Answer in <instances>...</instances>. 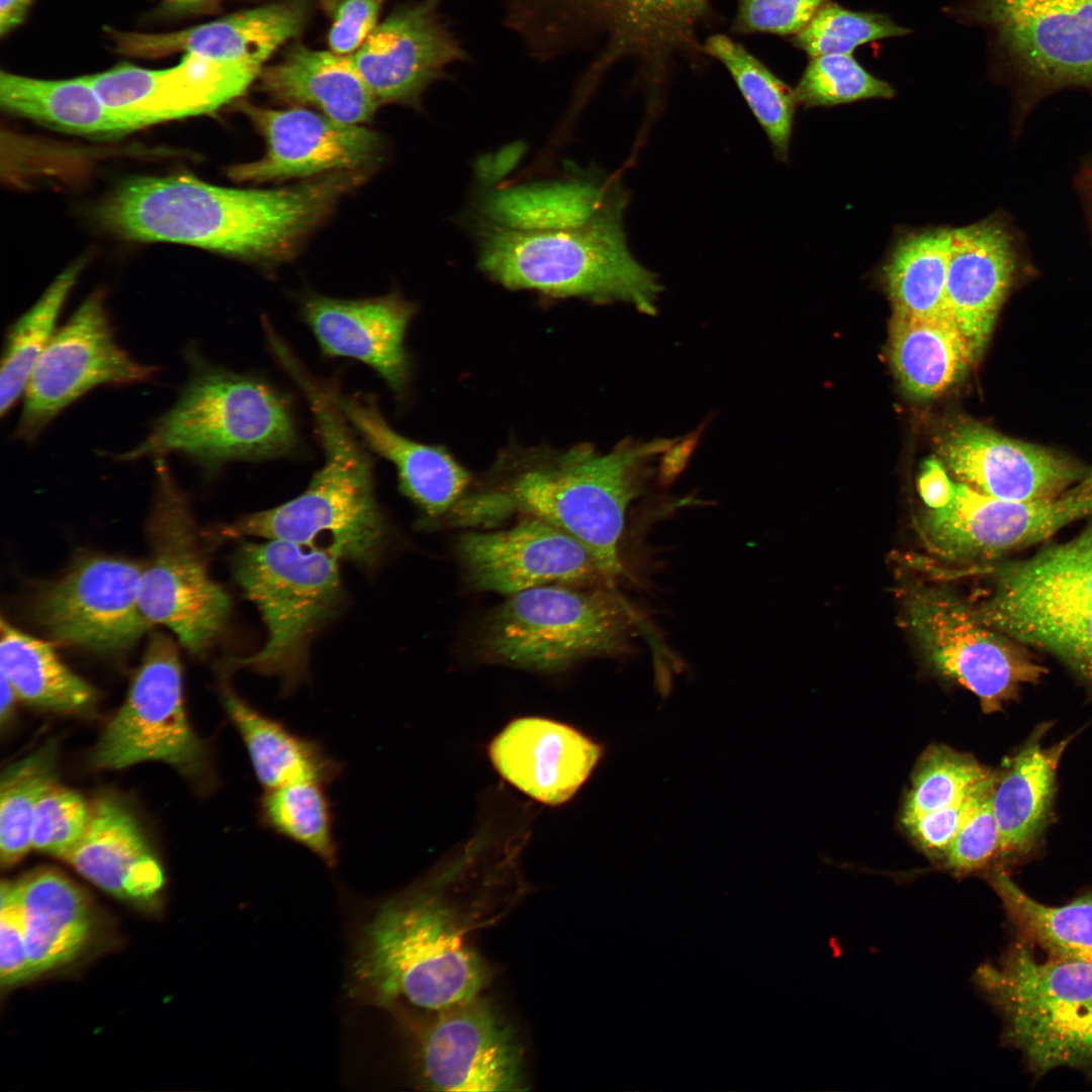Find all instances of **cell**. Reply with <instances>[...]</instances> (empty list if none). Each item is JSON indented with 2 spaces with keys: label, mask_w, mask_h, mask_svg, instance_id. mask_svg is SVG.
Returning a JSON list of instances; mask_svg holds the SVG:
<instances>
[{
  "label": "cell",
  "mask_w": 1092,
  "mask_h": 1092,
  "mask_svg": "<svg viewBox=\"0 0 1092 1092\" xmlns=\"http://www.w3.org/2000/svg\"><path fill=\"white\" fill-rule=\"evenodd\" d=\"M456 552L467 582L480 592L512 596L550 584L612 587L577 540L534 517L508 530L465 533Z\"/></svg>",
  "instance_id": "obj_19"
},
{
  "label": "cell",
  "mask_w": 1092,
  "mask_h": 1092,
  "mask_svg": "<svg viewBox=\"0 0 1092 1092\" xmlns=\"http://www.w3.org/2000/svg\"><path fill=\"white\" fill-rule=\"evenodd\" d=\"M332 396L365 444L390 461L401 491L429 517L453 508L467 490L471 477L444 448L411 440L385 421L372 396H347L330 386Z\"/></svg>",
  "instance_id": "obj_30"
},
{
  "label": "cell",
  "mask_w": 1092,
  "mask_h": 1092,
  "mask_svg": "<svg viewBox=\"0 0 1092 1092\" xmlns=\"http://www.w3.org/2000/svg\"><path fill=\"white\" fill-rule=\"evenodd\" d=\"M1079 1070L1092 1073V1000L1082 1033Z\"/></svg>",
  "instance_id": "obj_57"
},
{
  "label": "cell",
  "mask_w": 1092,
  "mask_h": 1092,
  "mask_svg": "<svg viewBox=\"0 0 1092 1092\" xmlns=\"http://www.w3.org/2000/svg\"><path fill=\"white\" fill-rule=\"evenodd\" d=\"M980 19L1039 88L1092 85L1091 0H976Z\"/></svg>",
  "instance_id": "obj_20"
},
{
  "label": "cell",
  "mask_w": 1092,
  "mask_h": 1092,
  "mask_svg": "<svg viewBox=\"0 0 1092 1092\" xmlns=\"http://www.w3.org/2000/svg\"><path fill=\"white\" fill-rule=\"evenodd\" d=\"M261 89L294 105H308L344 123L368 121L380 105L352 56L294 46L278 64L262 70Z\"/></svg>",
  "instance_id": "obj_33"
},
{
  "label": "cell",
  "mask_w": 1092,
  "mask_h": 1092,
  "mask_svg": "<svg viewBox=\"0 0 1092 1092\" xmlns=\"http://www.w3.org/2000/svg\"><path fill=\"white\" fill-rule=\"evenodd\" d=\"M0 104L11 114L88 138H116L142 129L130 115L100 97L88 75L53 80L1 72Z\"/></svg>",
  "instance_id": "obj_34"
},
{
  "label": "cell",
  "mask_w": 1092,
  "mask_h": 1092,
  "mask_svg": "<svg viewBox=\"0 0 1092 1092\" xmlns=\"http://www.w3.org/2000/svg\"><path fill=\"white\" fill-rule=\"evenodd\" d=\"M709 0H504L506 22L528 53L541 61L606 46L586 79L594 82L618 58L663 61L698 51L696 26Z\"/></svg>",
  "instance_id": "obj_10"
},
{
  "label": "cell",
  "mask_w": 1092,
  "mask_h": 1092,
  "mask_svg": "<svg viewBox=\"0 0 1092 1092\" xmlns=\"http://www.w3.org/2000/svg\"><path fill=\"white\" fill-rule=\"evenodd\" d=\"M977 981L1001 1013L1008 1041L1034 1074L1079 1069L1092 1000V962L1038 961L1026 945L1017 944L997 965L982 967Z\"/></svg>",
  "instance_id": "obj_11"
},
{
  "label": "cell",
  "mask_w": 1092,
  "mask_h": 1092,
  "mask_svg": "<svg viewBox=\"0 0 1092 1092\" xmlns=\"http://www.w3.org/2000/svg\"><path fill=\"white\" fill-rule=\"evenodd\" d=\"M32 979L80 956L94 925L85 893L63 874L43 869L17 881Z\"/></svg>",
  "instance_id": "obj_32"
},
{
  "label": "cell",
  "mask_w": 1092,
  "mask_h": 1092,
  "mask_svg": "<svg viewBox=\"0 0 1092 1092\" xmlns=\"http://www.w3.org/2000/svg\"><path fill=\"white\" fill-rule=\"evenodd\" d=\"M19 699L13 686L7 677L1 673L0 685V722L3 726L11 717L16 700Z\"/></svg>",
  "instance_id": "obj_58"
},
{
  "label": "cell",
  "mask_w": 1092,
  "mask_h": 1092,
  "mask_svg": "<svg viewBox=\"0 0 1092 1092\" xmlns=\"http://www.w3.org/2000/svg\"><path fill=\"white\" fill-rule=\"evenodd\" d=\"M702 49L726 67L775 152L785 159L798 105L794 90L743 46L724 34L709 36Z\"/></svg>",
  "instance_id": "obj_43"
},
{
  "label": "cell",
  "mask_w": 1092,
  "mask_h": 1092,
  "mask_svg": "<svg viewBox=\"0 0 1092 1092\" xmlns=\"http://www.w3.org/2000/svg\"><path fill=\"white\" fill-rule=\"evenodd\" d=\"M221 0H163L162 12L167 15H186L210 11Z\"/></svg>",
  "instance_id": "obj_56"
},
{
  "label": "cell",
  "mask_w": 1092,
  "mask_h": 1092,
  "mask_svg": "<svg viewBox=\"0 0 1092 1092\" xmlns=\"http://www.w3.org/2000/svg\"><path fill=\"white\" fill-rule=\"evenodd\" d=\"M951 229L932 228L903 236L883 268L894 314L947 316L945 284Z\"/></svg>",
  "instance_id": "obj_38"
},
{
  "label": "cell",
  "mask_w": 1092,
  "mask_h": 1092,
  "mask_svg": "<svg viewBox=\"0 0 1092 1092\" xmlns=\"http://www.w3.org/2000/svg\"><path fill=\"white\" fill-rule=\"evenodd\" d=\"M90 814L91 805L79 793L55 782L34 811L32 849L64 859L81 840Z\"/></svg>",
  "instance_id": "obj_48"
},
{
  "label": "cell",
  "mask_w": 1092,
  "mask_h": 1092,
  "mask_svg": "<svg viewBox=\"0 0 1092 1092\" xmlns=\"http://www.w3.org/2000/svg\"><path fill=\"white\" fill-rule=\"evenodd\" d=\"M676 441L628 439L609 453L589 445L509 450L473 494L493 519L518 511L570 535L614 587L624 570L620 541L627 510L642 493L652 463Z\"/></svg>",
  "instance_id": "obj_2"
},
{
  "label": "cell",
  "mask_w": 1092,
  "mask_h": 1092,
  "mask_svg": "<svg viewBox=\"0 0 1092 1092\" xmlns=\"http://www.w3.org/2000/svg\"><path fill=\"white\" fill-rule=\"evenodd\" d=\"M370 171H338L273 189L222 187L188 174L136 177L106 199L101 217L130 241L182 244L273 266L290 260Z\"/></svg>",
  "instance_id": "obj_1"
},
{
  "label": "cell",
  "mask_w": 1092,
  "mask_h": 1092,
  "mask_svg": "<svg viewBox=\"0 0 1092 1092\" xmlns=\"http://www.w3.org/2000/svg\"><path fill=\"white\" fill-rule=\"evenodd\" d=\"M434 885L386 900L361 929L353 977L378 1005L439 1012L476 998L486 984V967Z\"/></svg>",
  "instance_id": "obj_4"
},
{
  "label": "cell",
  "mask_w": 1092,
  "mask_h": 1092,
  "mask_svg": "<svg viewBox=\"0 0 1092 1092\" xmlns=\"http://www.w3.org/2000/svg\"><path fill=\"white\" fill-rule=\"evenodd\" d=\"M221 699L264 790L303 781L329 785L340 777L341 763L316 740L294 733L230 687H223Z\"/></svg>",
  "instance_id": "obj_35"
},
{
  "label": "cell",
  "mask_w": 1092,
  "mask_h": 1092,
  "mask_svg": "<svg viewBox=\"0 0 1092 1092\" xmlns=\"http://www.w3.org/2000/svg\"><path fill=\"white\" fill-rule=\"evenodd\" d=\"M986 796L948 846L943 863L958 874L979 871L1000 855V834L992 805Z\"/></svg>",
  "instance_id": "obj_49"
},
{
  "label": "cell",
  "mask_w": 1092,
  "mask_h": 1092,
  "mask_svg": "<svg viewBox=\"0 0 1092 1092\" xmlns=\"http://www.w3.org/2000/svg\"><path fill=\"white\" fill-rule=\"evenodd\" d=\"M1018 252L1002 221L987 218L951 229L945 284L947 316L975 359L984 350L1018 268Z\"/></svg>",
  "instance_id": "obj_28"
},
{
  "label": "cell",
  "mask_w": 1092,
  "mask_h": 1092,
  "mask_svg": "<svg viewBox=\"0 0 1092 1092\" xmlns=\"http://www.w3.org/2000/svg\"><path fill=\"white\" fill-rule=\"evenodd\" d=\"M143 565L105 555L78 559L33 603L37 623L60 642L103 654L131 647L152 625L139 601Z\"/></svg>",
  "instance_id": "obj_17"
},
{
  "label": "cell",
  "mask_w": 1092,
  "mask_h": 1092,
  "mask_svg": "<svg viewBox=\"0 0 1092 1092\" xmlns=\"http://www.w3.org/2000/svg\"><path fill=\"white\" fill-rule=\"evenodd\" d=\"M90 760L99 769L161 761L193 776L208 774V751L189 723L178 650L167 635L150 636L127 696Z\"/></svg>",
  "instance_id": "obj_14"
},
{
  "label": "cell",
  "mask_w": 1092,
  "mask_h": 1092,
  "mask_svg": "<svg viewBox=\"0 0 1092 1092\" xmlns=\"http://www.w3.org/2000/svg\"><path fill=\"white\" fill-rule=\"evenodd\" d=\"M1050 725L1037 726L996 775L992 794L1000 834V855L1025 856L1036 846L1052 816L1057 770L1073 739L1044 746Z\"/></svg>",
  "instance_id": "obj_31"
},
{
  "label": "cell",
  "mask_w": 1092,
  "mask_h": 1092,
  "mask_svg": "<svg viewBox=\"0 0 1092 1092\" xmlns=\"http://www.w3.org/2000/svg\"><path fill=\"white\" fill-rule=\"evenodd\" d=\"M906 33V28L887 15L852 11L829 3L795 34L794 43L812 59L824 55H851L863 43Z\"/></svg>",
  "instance_id": "obj_47"
},
{
  "label": "cell",
  "mask_w": 1092,
  "mask_h": 1092,
  "mask_svg": "<svg viewBox=\"0 0 1092 1092\" xmlns=\"http://www.w3.org/2000/svg\"><path fill=\"white\" fill-rule=\"evenodd\" d=\"M996 780V774L973 756L944 745L924 751L902 810V824L951 806Z\"/></svg>",
  "instance_id": "obj_45"
},
{
  "label": "cell",
  "mask_w": 1092,
  "mask_h": 1092,
  "mask_svg": "<svg viewBox=\"0 0 1092 1092\" xmlns=\"http://www.w3.org/2000/svg\"><path fill=\"white\" fill-rule=\"evenodd\" d=\"M58 746L49 741L7 766L0 781V859L11 867L31 846L36 805L57 777Z\"/></svg>",
  "instance_id": "obj_44"
},
{
  "label": "cell",
  "mask_w": 1092,
  "mask_h": 1092,
  "mask_svg": "<svg viewBox=\"0 0 1092 1092\" xmlns=\"http://www.w3.org/2000/svg\"><path fill=\"white\" fill-rule=\"evenodd\" d=\"M604 752L602 743L579 729L539 716L510 721L487 746L496 772L521 793L547 806L570 801Z\"/></svg>",
  "instance_id": "obj_25"
},
{
  "label": "cell",
  "mask_w": 1092,
  "mask_h": 1092,
  "mask_svg": "<svg viewBox=\"0 0 1092 1092\" xmlns=\"http://www.w3.org/2000/svg\"><path fill=\"white\" fill-rule=\"evenodd\" d=\"M262 68L183 55L170 68L121 64L88 75L100 97L141 126L211 113L240 97Z\"/></svg>",
  "instance_id": "obj_22"
},
{
  "label": "cell",
  "mask_w": 1092,
  "mask_h": 1092,
  "mask_svg": "<svg viewBox=\"0 0 1092 1092\" xmlns=\"http://www.w3.org/2000/svg\"><path fill=\"white\" fill-rule=\"evenodd\" d=\"M239 108L265 140L264 155L238 164L229 175L238 182L265 183L361 169L380 161L383 142L362 124L337 121L294 106L271 109L241 101Z\"/></svg>",
  "instance_id": "obj_18"
},
{
  "label": "cell",
  "mask_w": 1092,
  "mask_h": 1092,
  "mask_svg": "<svg viewBox=\"0 0 1092 1092\" xmlns=\"http://www.w3.org/2000/svg\"><path fill=\"white\" fill-rule=\"evenodd\" d=\"M953 481L949 479L943 466L937 460L925 462L918 480L919 493L926 508L935 507L950 494Z\"/></svg>",
  "instance_id": "obj_54"
},
{
  "label": "cell",
  "mask_w": 1092,
  "mask_h": 1092,
  "mask_svg": "<svg viewBox=\"0 0 1092 1092\" xmlns=\"http://www.w3.org/2000/svg\"><path fill=\"white\" fill-rule=\"evenodd\" d=\"M0 662L20 700L56 713L89 711L96 691L69 669L52 645L1 620Z\"/></svg>",
  "instance_id": "obj_37"
},
{
  "label": "cell",
  "mask_w": 1092,
  "mask_h": 1092,
  "mask_svg": "<svg viewBox=\"0 0 1092 1092\" xmlns=\"http://www.w3.org/2000/svg\"><path fill=\"white\" fill-rule=\"evenodd\" d=\"M384 0H322L332 18L328 34L331 51L342 56L353 55L376 27Z\"/></svg>",
  "instance_id": "obj_53"
},
{
  "label": "cell",
  "mask_w": 1092,
  "mask_h": 1092,
  "mask_svg": "<svg viewBox=\"0 0 1092 1092\" xmlns=\"http://www.w3.org/2000/svg\"><path fill=\"white\" fill-rule=\"evenodd\" d=\"M798 104L835 106L866 99H890L894 88L864 70L851 55L812 58L797 87Z\"/></svg>",
  "instance_id": "obj_46"
},
{
  "label": "cell",
  "mask_w": 1092,
  "mask_h": 1092,
  "mask_svg": "<svg viewBox=\"0 0 1092 1092\" xmlns=\"http://www.w3.org/2000/svg\"><path fill=\"white\" fill-rule=\"evenodd\" d=\"M941 454L959 482L1015 502L1057 498L1088 472L1066 456L978 424L951 431L941 445Z\"/></svg>",
  "instance_id": "obj_24"
},
{
  "label": "cell",
  "mask_w": 1092,
  "mask_h": 1092,
  "mask_svg": "<svg viewBox=\"0 0 1092 1092\" xmlns=\"http://www.w3.org/2000/svg\"><path fill=\"white\" fill-rule=\"evenodd\" d=\"M83 267L74 263L59 274L37 301L10 327L0 371V413L7 414L23 394L31 371L51 342L62 307Z\"/></svg>",
  "instance_id": "obj_42"
},
{
  "label": "cell",
  "mask_w": 1092,
  "mask_h": 1092,
  "mask_svg": "<svg viewBox=\"0 0 1092 1092\" xmlns=\"http://www.w3.org/2000/svg\"><path fill=\"white\" fill-rule=\"evenodd\" d=\"M419 1074L421 1084L435 1091L526 1089L515 1035L477 997L438 1012L421 1040Z\"/></svg>",
  "instance_id": "obj_21"
},
{
  "label": "cell",
  "mask_w": 1092,
  "mask_h": 1092,
  "mask_svg": "<svg viewBox=\"0 0 1092 1092\" xmlns=\"http://www.w3.org/2000/svg\"><path fill=\"white\" fill-rule=\"evenodd\" d=\"M974 360L968 342L948 316L894 314L891 361L901 384L913 396L929 398L941 393Z\"/></svg>",
  "instance_id": "obj_36"
},
{
  "label": "cell",
  "mask_w": 1092,
  "mask_h": 1092,
  "mask_svg": "<svg viewBox=\"0 0 1092 1092\" xmlns=\"http://www.w3.org/2000/svg\"><path fill=\"white\" fill-rule=\"evenodd\" d=\"M988 880L1023 936L1052 957L1092 962V893L1051 906L1027 895L1001 870Z\"/></svg>",
  "instance_id": "obj_40"
},
{
  "label": "cell",
  "mask_w": 1092,
  "mask_h": 1092,
  "mask_svg": "<svg viewBox=\"0 0 1092 1092\" xmlns=\"http://www.w3.org/2000/svg\"><path fill=\"white\" fill-rule=\"evenodd\" d=\"M326 786L303 781L264 790L257 819L264 829L307 848L332 868L338 861V843Z\"/></svg>",
  "instance_id": "obj_41"
},
{
  "label": "cell",
  "mask_w": 1092,
  "mask_h": 1092,
  "mask_svg": "<svg viewBox=\"0 0 1092 1092\" xmlns=\"http://www.w3.org/2000/svg\"><path fill=\"white\" fill-rule=\"evenodd\" d=\"M189 359L191 373L175 403L119 459L177 453L215 468L233 460L280 457L296 448L289 404L276 389L194 352Z\"/></svg>",
  "instance_id": "obj_6"
},
{
  "label": "cell",
  "mask_w": 1092,
  "mask_h": 1092,
  "mask_svg": "<svg viewBox=\"0 0 1092 1092\" xmlns=\"http://www.w3.org/2000/svg\"><path fill=\"white\" fill-rule=\"evenodd\" d=\"M63 860L98 888L134 904L153 902L165 882L135 818L109 796L91 804L87 828Z\"/></svg>",
  "instance_id": "obj_29"
},
{
  "label": "cell",
  "mask_w": 1092,
  "mask_h": 1092,
  "mask_svg": "<svg viewBox=\"0 0 1092 1092\" xmlns=\"http://www.w3.org/2000/svg\"><path fill=\"white\" fill-rule=\"evenodd\" d=\"M904 607L926 663L973 693L985 714L1002 711L1048 672L1026 646L984 624L973 606L946 588L912 586Z\"/></svg>",
  "instance_id": "obj_13"
},
{
  "label": "cell",
  "mask_w": 1092,
  "mask_h": 1092,
  "mask_svg": "<svg viewBox=\"0 0 1092 1092\" xmlns=\"http://www.w3.org/2000/svg\"><path fill=\"white\" fill-rule=\"evenodd\" d=\"M309 10L307 0H284L177 31L108 33L114 50L127 57L158 59L183 53L262 68L276 49L299 34Z\"/></svg>",
  "instance_id": "obj_26"
},
{
  "label": "cell",
  "mask_w": 1092,
  "mask_h": 1092,
  "mask_svg": "<svg viewBox=\"0 0 1092 1092\" xmlns=\"http://www.w3.org/2000/svg\"><path fill=\"white\" fill-rule=\"evenodd\" d=\"M32 0H0V33L5 35L20 25Z\"/></svg>",
  "instance_id": "obj_55"
},
{
  "label": "cell",
  "mask_w": 1092,
  "mask_h": 1092,
  "mask_svg": "<svg viewBox=\"0 0 1092 1092\" xmlns=\"http://www.w3.org/2000/svg\"><path fill=\"white\" fill-rule=\"evenodd\" d=\"M1069 491L1074 493H1087L1092 492V469L1088 470L1084 478L1073 486Z\"/></svg>",
  "instance_id": "obj_59"
},
{
  "label": "cell",
  "mask_w": 1092,
  "mask_h": 1092,
  "mask_svg": "<svg viewBox=\"0 0 1092 1092\" xmlns=\"http://www.w3.org/2000/svg\"><path fill=\"white\" fill-rule=\"evenodd\" d=\"M280 362L309 402L325 462L299 495L240 519L223 534L293 542L371 568L387 541L385 519L374 495L371 459L330 387L306 373L290 352Z\"/></svg>",
  "instance_id": "obj_3"
},
{
  "label": "cell",
  "mask_w": 1092,
  "mask_h": 1092,
  "mask_svg": "<svg viewBox=\"0 0 1092 1092\" xmlns=\"http://www.w3.org/2000/svg\"><path fill=\"white\" fill-rule=\"evenodd\" d=\"M617 202L580 226L524 231L492 223L482 234L479 265L511 289L596 302L624 301L654 314L656 276L630 253Z\"/></svg>",
  "instance_id": "obj_5"
},
{
  "label": "cell",
  "mask_w": 1092,
  "mask_h": 1092,
  "mask_svg": "<svg viewBox=\"0 0 1092 1092\" xmlns=\"http://www.w3.org/2000/svg\"><path fill=\"white\" fill-rule=\"evenodd\" d=\"M612 588L550 584L514 594L484 618L473 653L487 664L540 673L623 655L638 616Z\"/></svg>",
  "instance_id": "obj_7"
},
{
  "label": "cell",
  "mask_w": 1092,
  "mask_h": 1092,
  "mask_svg": "<svg viewBox=\"0 0 1092 1092\" xmlns=\"http://www.w3.org/2000/svg\"><path fill=\"white\" fill-rule=\"evenodd\" d=\"M441 0H419L393 11L376 25L352 59L379 101L415 104L447 69L467 60L460 41L444 22Z\"/></svg>",
  "instance_id": "obj_23"
},
{
  "label": "cell",
  "mask_w": 1092,
  "mask_h": 1092,
  "mask_svg": "<svg viewBox=\"0 0 1092 1092\" xmlns=\"http://www.w3.org/2000/svg\"><path fill=\"white\" fill-rule=\"evenodd\" d=\"M153 365L134 360L116 343L103 294L91 293L56 331L28 378L15 437L34 440L67 406L91 389L152 378Z\"/></svg>",
  "instance_id": "obj_15"
},
{
  "label": "cell",
  "mask_w": 1092,
  "mask_h": 1092,
  "mask_svg": "<svg viewBox=\"0 0 1092 1092\" xmlns=\"http://www.w3.org/2000/svg\"><path fill=\"white\" fill-rule=\"evenodd\" d=\"M415 305L398 293L365 299L308 297L302 315L326 356L356 359L376 371L398 394L406 388L404 346Z\"/></svg>",
  "instance_id": "obj_27"
},
{
  "label": "cell",
  "mask_w": 1092,
  "mask_h": 1092,
  "mask_svg": "<svg viewBox=\"0 0 1092 1092\" xmlns=\"http://www.w3.org/2000/svg\"><path fill=\"white\" fill-rule=\"evenodd\" d=\"M339 560L293 542L243 541L235 553L234 576L260 611L268 637L258 652L229 664L279 677L285 695L306 679L310 641L343 600Z\"/></svg>",
  "instance_id": "obj_9"
},
{
  "label": "cell",
  "mask_w": 1092,
  "mask_h": 1092,
  "mask_svg": "<svg viewBox=\"0 0 1092 1092\" xmlns=\"http://www.w3.org/2000/svg\"><path fill=\"white\" fill-rule=\"evenodd\" d=\"M618 201L589 183H554L517 187L491 194L485 212L492 223L524 231L580 226Z\"/></svg>",
  "instance_id": "obj_39"
},
{
  "label": "cell",
  "mask_w": 1092,
  "mask_h": 1092,
  "mask_svg": "<svg viewBox=\"0 0 1092 1092\" xmlns=\"http://www.w3.org/2000/svg\"><path fill=\"white\" fill-rule=\"evenodd\" d=\"M994 574L992 593L974 607L979 619L1052 654L1092 687V523Z\"/></svg>",
  "instance_id": "obj_8"
},
{
  "label": "cell",
  "mask_w": 1092,
  "mask_h": 1092,
  "mask_svg": "<svg viewBox=\"0 0 1092 1092\" xmlns=\"http://www.w3.org/2000/svg\"><path fill=\"white\" fill-rule=\"evenodd\" d=\"M156 492L139 601L151 623L169 628L191 652L204 651L222 629L231 601L209 575L184 494L163 457H156Z\"/></svg>",
  "instance_id": "obj_12"
},
{
  "label": "cell",
  "mask_w": 1092,
  "mask_h": 1092,
  "mask_svg": "<svg viewBox=\"0 0 1092 1092\" xmlns=\"http://www.w3.org/2000/svg\"><path fill=\"white\" fill-rule=\"evenodd\" d=\"M826 0H737L733 23L740 33L797 34Z\"/></svg>",
  "instance_id": "obj_50"
},
{
  "label": "cell",
  "mask_w": 1092,
  "mask_h": 1092,
  "mask_svg": "<svg viewBox=\"0 0 1092 1092\" xmlns=\"http://www.w3.org/2000/svg\"><path fill=\"white\" fill-rule=\"evenodd\" d=\"M1092 517V492L1015 502L953 482L941 504L926 508L919 533L929 550L945 559L986 562L1051 538L1066 526Z\"/></svg>",
  "instance_id": "obj_16"
},
{
  "label": "cell",
  "mask_w": 1092,
  "mask_h": 1092,
  "mask_svg": "<svg viewBox=\"0 0 1092 1092\" xmlns=\"http://www.w3.org/2000/svg\"><path fill=\"white\" fill-rule=\"evenodd\" d=\"M1086 186H1087L1086 187L1087 192H1088L1089 197H1090V199L1092 201V168L1089 170V173H1088V176H1087V179H1086Z\"/></svg>",
  "instance_id": "obj_60"
},
{
  "label": "cell",
  "mask_w": 1092,
  "mask_h": 1092,
  "mask_svg": "<svg viewBox=\"0 0 1092 1092\" xmlns=\"http://www.w3.org/2000/svg\"><path fill=\"white\" fill-rule=\"evenodd\" d=\"M1092 1V0H1091Z\"/></svg>",
  "instance_id": "obj_61"
},
{
  "label": "cell",
  "mask_w": 1092,
  "mask_h": 1092,
  "mask_svg": "<svg viewBox=\"0 0 1092 1092\" xmlns=\"http://www.w3.org/2000/svg\"><path fill=\"white\" fill-rule=\"evenodd\" d=\"M995 781L951 806L926 813L903 826L922 850L943 858L963 825L982 800L992 793Z\"/></svg>",
  "instance_id": "obj_52"
},
{
  "label": "cell",
  "mask_w": 1092,
  "mask_h": 1092,
  "mask_svg": "<svg viewBox=\"0 0 1092 1092\" xmlns=\"http://www.w3.org/2000/svg\"><path fill=\"white\" fill-rule=\"evenodd\" d=\"M32 979L16 882L0 888V982L10 988Z\"/></svg>",
  "instance_id": "obj_51"
}]
</instances>
